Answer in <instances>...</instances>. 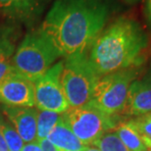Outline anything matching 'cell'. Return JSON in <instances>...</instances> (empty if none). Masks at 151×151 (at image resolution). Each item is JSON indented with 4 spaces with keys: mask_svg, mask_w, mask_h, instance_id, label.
Here are the masks:
<instances>
[{
    "mask_svg": "<svg viewBox=\"0 0 151 151\" xmlns=\"http://www.w3.org/2000/svg\"><path fill=\"white\" fill-rule=\"evenodd\" d=\"M109 15L107 0H55L39 29L60 56L68 57L89 49Z\"/></svg>",
    "mask_w": 151,
    "mask_h": 151,
    "instance_id": "obj_1",
    "label": "cell"
},
{
    "mask_svg": "<svg viewBox=\"0 0 151 151\" xmlns=\"http://www.w3.org/2000/svg\"><path fill=\"white\" fill-rule=\"evenodd\" d=\"M147 45V37L134 20L119 18L90 45L89 63L99 78L141 62V53Z\"/></svg>",
    "mask_w": 151,
    "mask_h": 151,
    "instance_id": "obj_2",
    "label": "cell"
},
{
    "mask_svg": "<svg viewBox=\"0 0 151 151\" xmlns=\"http://www.w3.org/2000/svg\"><path fill=\"white\" fill-rule=\"evenodd\" d=\"M60 54L52 41L38 29L28 34L17 48L13 65L20 75L32 83L52 67Z\"/></svg>",
    "mask_w": 151,
    "mask_h": 151,
    "instance_id": "obj_3",
    "label": "cell"
},
{
    "mask_svg": "<svg viewBox=\"0 0 151 151\" xmlns=\"http://www.w3.org/2000/svg\"><path fill=\"white\" fill-rule=\"evenodd\" d=\"M98 80V75L89 63L87 52L66 57L60 81L69 107H81L90 102Z\"/></svg>",
    "mask_w": 151,
    "mask_h": 151,
    "instance_id": "obj_4",
    "label": "cell"
},
{
    "mask_svg": "<svg viewBox=\"0 0 151 151\" xmlns=\"http://www.w3.org/2000/svg\"><path fill=\"white\" fill-rule=\"evenodd\" d=\"M120 116H110L88 102L77 108H69L63 113V119L75 135L88 146L101 135L111 132L118 126Z\"/></svg>",
    "mask_w": 151,
    "mask_h": 151,
    "instance_id": "obj_5",
    "label": "cell"
},
{
    "mask_svg": "<svg viewBox=\"0 0 151 151\" xmlns=\"http://www.w3.org/2000/svg\"><path fill=\"white\" fill-rule=\"evenodd\" d=\"M137 76V69L131 67L99 78L90 102L110 116H120L126 105L129 86Z\"/></svg>",
    "mask_w": 151,
    "mask_h": 151,
    "instance_id": "obj_6",
    "label": "cell"
},
{
    "mask_svg": "<svg viewBox=\"0 0 151 151\" xmlns=\"http://www.w3.org/2000/svg\"><path fill=\"white\" fill-rule=\"evenodd\" d=\"M62 69L63 61H60L34 81L35 106L39 110L64 113L70 108L60 81Z\"/></svg>",
    "mask_w": 151,
    "mask_h": 151,
    "instance_id": "obj_7",
    "label": "cell"
},
{
    "mask_svg": "<svg viewBox=\"0 0 151 151\" xmlns=\"http://www.w3.org/2000/svg\"><path fill=\"white\" fill-rule=\"evenodd\" d=\"M0 102L11 107H34L35 86L18 72L0 81Z\"/></svg>",
    "mask_w": 151,
    "mask_h": 151,
    "instance_id": "obj_8",
    "label": "cell"
},
{
    "mask_svg": "<svg viewBox=\"0 0 151 151\" xmlns=\"http://www.w3.org/2000/svg\"><path fill=\"white\" fill-rule=\"evenodd\" d=\"M48 0H0V13L14 22L32 27L46 8Z\"/></svg>",
    "mask_w": 151,
    "mask_h": 151,
    "instance_id": "obj_9",
    "label": "cell"
},
{
    "mask_svg": "<svg viewBox=\"0 0 151 151\" xmlns=\"http://www.w3.org/2000/svg\"><path fill=\"white\" fill-rule=\"evenodd\" d=\"M151 112V69L129 86L126 105L121 115L138 117Z\"/></svg>",
    "mask_w": 151,
    "mask_h": 151,
    "instance_id": "obj_10",
    "label": "cell"
},
{
    "mask_svg": "<svg viewBox=\"0 0 151 151\" xmlns=\"http://www.w3.org/2000/svg\"><path fill=\"white\" fill-rule=\"evenodd\" d=\"M3 112L13 124L14 129L19 134L24 142L37 141V109L32 107H11L3 108Z\"/></svg>",
    "mask_w": 151,
    "mask_h": 151,
    "instance_id": "obj_11",
    "label": "cell"
},
{
    "mask_svg": "<svg viewBox=\"0 0 151 151\" xmlns=\"http://www.w3.org/2000/svg\"><path fill=\"white\" fill-rule=\"evenodd\" d=\"M47 139L62 151H83L86 146L69 128L63 119V115L61 120L56 124V126L48 134Z\"/></svg>",
    "mask_w": 151,
    "mask_h": 151,
    "instance_id": "obj_12",
    "label": "cell"
},
{
    "mask_svg": "<svg viewBox=\"0 0 151 151\" xmlns=\"http://www.w3.org/2000/svg\"><path fill=\"white\" fill-rule=\"evenodd\" d=\"M115 132L129 151H146L147 147L142 138L128 121L120 122L115 128Z\"/></svg>",
    "mask_w": 151,
    "mask_h": 151,
    "instance_id": "obj_13",
    "label": "cell"
},
{
    "mask_svg": "<svg viewBox=\"0 0 151 151\" xmlns=\"http://www.w3.org/2000/svg\"><path fill=\"white\" fill-rule=\"evenodd\" d=\"M63 113H56L51 111H41L37 112V140L47 138L48 134L61 120Z\"/></svg>",
    "mask_w": 151,
    "mask_h": 151,
    "instance_id": "obj_14",
    "label": "cell"
},
{
    "mask_svg": "<svg viewBox=\"0 0 151 151\" xmlns=\"http://www.w3.org/2000/svg\"><path fill=\"white\" fill-rule=\"evenodd\" d=\"M92 145L100 151H129L118 137L116 132H108L101 135L93 142Z\"/></svg>",
    "mask_w": 151,
    "mask_h": 151,
    "instance_id": "obj_15",
    "label": "cell"
},
{
    "mask_svg": "<svg viewBox=\"0 0 151 151\" xmlns=\"http://www.w3.org/2000/svg\"><path fill=\"white\" fill-rule=\"evenodd\" d=\"M138 132L147 148H151V112L128 121Z\"/></svg>",
    "mask_w": 151,
    "mask_h": 151,
    "instance_id": "obj_16",
    "label": "cell"
},
{
    "mask_svg": "<svg viewBox=\"0 0 151 151\" xmlns=\"http://www.w3.org/2000/svg\"><path fill=\"white\" fill-rule=\"evenodd\" d=\"M0 132L2 134L9 151H21L24 146V140L10 124L0 120Z\"/></svg>",
    "mask_w": 151,
    "mask_h": 151,
    "instance_id": "obj_17",
    "label": "cell"
},
{
    "mask_svg": "<svg viewBox=\"0 0 151 151\" xmlns=\"http://www.w3.org/2000/svg\"><path fill=\"white\" fill-rule=\"evenodd\" d=\"M13 29L0 28V60H8L13 55L15 44L12 38Z\"/></svg>",
    "mask_w": 151,
    "mask_h": 151,
    "instance_id": "obj_18",
    "label": "cell"
},
{
    "mask_svg": "<svg viewBox=\"0 0 151 151\" xmlns=\"http://www.w3.org/2000/svg\"><path fill=\"white\" fill-rule=\"evenodd\" d=\"M16 69L10 60H0V81L7 78L8 76L16 73Z\"/></svg>",
    "mask_w": 151,
    "mask_h": 151,
    "instance_id": "obj_19",
    "label": "cell"
},
{
    "mask_svg": "<svg viewBox=\"0 0 151 151\" xmlns=\"http://www.w3.org/2000/svg\"><path fill=\"white\" fill-rule=\"evenodd\" d=\"M39 144H40V147H41L42 151H62L57 146H55L54 144L51 143L47 138H44V139L39 140Z\"/></svg>",
    "mask_w": 151,
    "mask_h": 151,
    "instance_id": "obj_20",
    "label": "cell"
},
{
    "mask_svg": "<svg viewBox=\"0 0 151 151\" xmlns=\"http://www.w3.org/2000/svg\"><path fill=\"white\" fill-rule=\"evenodd\" d=\"M21 151H42L39 141H32V142H28L25 143L23 146V148Z\"/></svg>",
    "mask_w": 151,
    "mask_h": 151,
    "instance_id": "obj_21",
    "label": "cell"
},
{
    "mask_svg": "<svg viewBox=\"0 0 151 151\" xmlns=\"http://www.w3.org/2000/svg\"><path fill=\"white\" fill-rule=\"evenodd\" d=\"M145 14L147 19L151 23V0H146L145 2Z\"/></svg>",
    "mask_w": 151,
    "mask_h": 151,
    "instance_id": "obj_22",
    "label": "cell"
},
{
    "mask_svg": "<svg viewBox=\"0 0 151 151\" xmlns=\"http://www.w3.org/2000/svg\"><path fill=\"white\" fill-rule=\"evenodd\" d=\"M0 151H9V148L5 142L4 137H3L1 132H0Z\"/></svg>",
    "mask_w": 151,
    "mask_h": 151,
    "instance_id": "obj_23",
    "label": "cell"
},
{
    "mask_svg": "<svg viewBox=\"0 0 151 151\" xmlns=\"http://www.w3.org/2000/svg\"><path fill=\"white\" fill-rule=\"evenodd\" d=\"M83 151H100L99 150L97 147H95V146H86V148H84Z\"/></svg>",
    "mask_w": 151,
    "mask_h": 151,
    "instance_id": "obj_24",
    "label": "cell"
},
{
    "mask_svg": "<svg viewBox=\"0 0 151 151\" xmlns=\"http://www.w3.org/2000/svg\"><path fill=\"white\" fill-rule=\"evenodd\" d=\"M128 1H135V0H128Z\"/></svg>",
    "mask_w": 151,
    "mask_h": 151,
    "instance_id": "obj_25",
    "label": "cell"
},
{
    "mask_svg": "<svg viewBox=\"0 0 151 151\" xmlns=\"http://www.w3.org/2000/svg\"><path fill=\"white\" fill-rule=\"evenodd\" d=\"M0 16H3V15H2V14H1V13H0Z\"/></svg>",
    "mask_w": 151,
    "mask_h": 151,
    "instance_id": "obj_26",
    "label": "cell"
},
{
    "mask_svg": "<svg viewBox=\"0 0 151 151\" xmlns=\"http://www.w3.org/2000/svg\"><path fill=\"white\" fill-rule=\"evenodd\" d=\"M149 151H151V148H149Z\"/></svg>",
    "mask_w": 151,
    "mask_h": 151,
    "instance_id": "obj_27",
    "label": "cell"
}]
</instances>
